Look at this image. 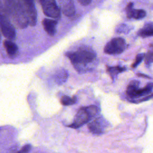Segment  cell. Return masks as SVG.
<instances>
[{"label": "cell", "instance_id": "26", "mask_svg": "<svg viewBox=\"0 0 153 153\" xmlns=\"http://www.w3.org/2000/svg\"><path fill=\"white\" fill-rule=\"evenodd\" d=\"M151 46H152V47H153V45H151Z\"/></svg>", "mask_w": 153, "mask_h": 153}, {"label": "cell", "instance_id": "12", "mask_svg": "<svg viewBox=\"0 0 153 153\" xmlns=\"http://www.w3.org/2000/svg\"><path fill=\"white\" fill-rule=\"evenodd\" d=\"M62 11L65 16H72L75 14V6L72 0H62Z\"/></svg>", "mask_w": 153, "mask_h": 153}, {"label": "cell", "instance_id": "3", "mask_svg": "<svg viewBox=\"0 0 153 153\" xmlns=\"http://www.w3.org/2000/svg\"><path fill=\"white\" fill-rule=\"evenodd\" d=\"M9 16H11L15 25L20 29H25L29 25L27 16L17 0H16V4Z\"/></svg>", "mask_w": 153, "mask_h": 153}, {"label": "cell", "instance_id": "7", "mask_svg": "<svg viewBox=\"0 0 153 153\" xmlns=\"http://www.w3.org/2000/svg\"><path fill=\"white\" fill-rule=\"evenodd\" d=\"M41 4L44 14L54 19H59L60 10L57 6L55 0H38Z\"/></svg>", "mask_w": 153, "mask_h": 153}, {"label": "cell", "instance_id": "9", "mask_svg": "<svg viewBox=\"0 0 153 153\" xmlns=\"http://www.w3.org/2000/svg\"><path fill=\"white\" fill-rule=\"evenodd\" d=\"M133 4L130 2L127 6V16L128 18H133L136 20L141 19L146 16V12L142 9L135 10L133 8Z\"/></svg>", "mask_w": 153, "mask_h": 153}, {"label": "cell", "instance_id": "17", "mask_svg": "<svg viewBox=\"0 0 153 153\" xmlns=\"http://www.w3.org/2000/svg\"><path fill=\"white\" fill-rule=\"evenodd\" d=\"M76 100L77 99L75 96L71 97L68 96H63L60 99V102L64 106H69L75 104L76 102Z\"/></svg>", "mask_w": 153, "mask_h": 153}, {"label": "cell", "instance_id": "16", "mask_svg": "<svg viewBox=\"0 0 153 153\" xmlns=\"http://www.w3.org/2000/svg\"><path fill=\"white\" fill-rule=\"evenodd\" d=\"M139 35L142 37L153 36V26L151 25L145 26L139 30Z\"/></svg>", "mask_w": 153, "mask_h": 153}, {"label": "cell", "instance_id": "23", "mask_svg": "<svg viewBox=\"0 0 153 153\" xmlns=\"http://www.w3.org/2000/svg\"><path fill=\"white\" fill-rule=\"evenodd\" d=\"M78 1L82 5H87L91 2V0H78Z\"/></svg>", "mask_w": 153, "mask_h": 153}, {"label": "cell", "instance_id": "6", "mask_svg": "<svg viewBox=\"0 0 153 153\" xmlns=\"http://www.w3.org/2000/svg\"><path fill=\"white\" fill-rule=\"evenodd\" d=\"M126 48L125 40L122 38L118 37L112 39L106 44L104 51L108 54H119L123 53Z\"/></svg>", "mask_w": 153, "mask_h": 153}, {"label": "cell", "instance_id": "20", "mask_svg": "<svg viewBox=\"0 0 153 153\" xmlns=\"http://www.w3.org/2000/svg\"><path fill=\"white\" fill-rule=\"evenodd\" d=\"M31 145L30 144H26L23 146L19 151L16 153H29L31 149Z\"/></svg>", "mask_w": 153, "mask_h": 153}, {"label": "cell", "instance_id": "13", "mask_svg": "<svg viewBox=\"0 0 153 153\" xmlns=\"http://www.w3.org/2000/svg\"><path fill=\"white\" fill-rule=\"evenodd\" d=\"M68 76L67 71L64 69H60L55 73L54 79L58 84H62L66 81Z\"/></svg>", "mask_w": 153, "mask_h": 153}, {"label": "cell", "instance_id": "8", "mask_svg": "<svg viewBox=\"0 0 153 153\" xmlns=\"http://www.w3.org/2000/svg\"><path fill=\"white\" fill-rule=\"evenodd\" d=\"M105 126V125L103 120L100 118H96L89 123L88 125L90 131L95 134H100L103 133Z\"/></svg>", "mask_w": 153, "mask_h": 153}, {"label": "cell", "instance_id": "15", "mask_svg": "<svg viewBox=\"0 0 153 153\" xmlns=\"http://www.w3.org/2000/svg\"><path fill=\"white\" fill-rule=\"evenodd\" d=\"M139 82L136 80L131 81L130 84L128 85L126 92H127V94L130 97L133 98L135 91L139 88Z\"/></svg>", "mask_w": 153, "mask_h": 153}, {"label": "cell", "instance_id": "14", "mask_svg": "<svg viewBox=\"0 0 153 153\" xmlns=\"http://www.w3.org/2000/svg\"><path fill=\"white\" fill-rule=\"evenodd\" d=\"M153 89V83H148L146 85H145L144 87L142 88H138L134 93L133 98L135 97H139L143 96H145L149 93L151 92V91Z\"/></svg>", "mask_w": 153, "mask_h": 153}, {"label": "cell", "instance_id": "11", "mask_svg": "<svg viewBox=\"0 0 153 153\" xmlns=\"http://www.w3.org/2000/svg\"><path fill=\"white\" fill-rule=\"evenodd\" d=\"M3 44L6 52L9 57L14 58L17 55L19 48L17 45L13 41L6 39L4 41Z\"/></svg>", "mask_w": 153, "mask_h": 153}, {"label": "cell", "instance_id": "19", "mask_svg": "<svg viewBox=\"0 0 153 153\" xmlns=\"http://www.w3.org/2000/svg\"><path fill=\"white\" fill-rule=\"evenodd\" d=\"M143 54H138L136 57V59H135V61L133 62V63L131 65V67L133 68H135L136 67H137L138 66V65L142 62V60H143Z\"/></svg>", "mask_w": 153, "mask_h": 153}, {"label": "cell", "instance_id": "1", "mask_svg": "<svg viewBox=\"0 0 153 153\" xmlns=\"http://www.w3.org/2000/svg\"><path fill=\"white\" fill-rule=\"evenodd\" d=\"M66 56L69 59L73 65H85L92 62L96 59V54L93 50L90 49H80L76 51L68 52Z\"/></svg>", "mask_w": 153, "mask_h": 153}, {"label": "cell", "instance_id": "4", "mask_svg": "<svg viewBox=\"0 0 153 153\" xmlns=\"http://www.w3.org/2000/svg\"><path fill=\"white\" fill-rule=\"evenodd\" d=\"M0 30L2 35L8 40H13L16 38L15 29L10 21L7 16L0 11Z\"/></svg>", "mask_w": 153, "mask_h": 153}, {"label": "cell", "instance_id": "21", "mask_svg": "<svg viewBox=\"0 0 153 153\" xmlns=\"http://www.w3.org/2000/svg\"><path fill=\"white\" fill-rule=\"evenodd\" d=\"M153 61V52H149L146 56V63H150Z\"/></svg>", "mask_w": 153, "mask_h": 153}, {"label": "cell", "instance_id": "24", "mask_svg": "<svg viewBox=\"0 0 153 153\" xmlns=\"http://www.w3.org/2000/svg\"><path fill=\"white\" fill-rule=\"evenodd\" d=\"M0 11H1V12H2V10H1V8H0ZM2 13H3V12H2Z\"/></svg>", "mask_w": 153, "mask_h": 153}, {"label": "cell", "instance_id": "22", "mask_svg": "<svg viewBox=\"0 0 153 153\" xmlns=\"http://www.w3.org/2000/svg\"><path fill=\"white\" fill-rule=\"evenodd\" d=\"M126 27H127V26L126 25H120V26H118V27H117V32H125V31H126L127 30H126V29H124V28H126Z\"/></svg>", "mask_w": 153, "mask_h": 153}, {"label": "cell", "instance_id": "2", "mask_svg": "<svg viewBox=\"0 0 153 153\" xmlns=\"http://www.w3.org/2000/svg\"><path fill=\"white\" fill-rule=\"evenodd\" d=\"M98 108L95 105H90L80 108L74 118V122L69 126L77 128L88 123L97 113Z\"/></svg>", "mask_w": 153, "mask_h": 153}, {"label": "cell", "instance_id": "10", "mask_svg": "<svg viewBox=\"0 0 153 153\" xmlns=\"http://www.w3.org/2000/svg\"><path fill=\"white\" fill-rule=\"evenodd\" d=\"M44 30L50 36H54L56 33V26L57 22L55 20L45 18L42 22Z\"/></svg>", "mask_w": 153, "mask_h": 153}, {"label": "cell", "instance_id": "18", "mask_svg": "<svg viewBox=\"0 0 153 153\" xmlns=\"http://www.w3.org/2000/svg\"><path fill=\"white\" fill-rule=\"evenodd\" d=\"M126 70L125 68L120 67V66H108L107 68V71L108 73L112 76V77H114V75H116L117 74L123 72Z\"/></svg>", "mask_w": 153, "mask_h": 153}, {"label": "cell", "instance_id": "5", "mask_svg": "<svg viewBox=\"0 0 153 153\" xmlns=\"http://www.w3.org/2000/svg\"><path fill=\"white\" fill-rule=\"evenodd\" d=\"M24 10L29 22V25L34 26L37 22V12L34 0H17Z\"/></svg>", "mask_w": 153, "mask_h": 153}, {"label": "cell", "instance_id": "25", "mask_svg": "<svg viewBox=\"0 0 153 153\" xmlns=\"http://www.w3.org/2000/svg\"><path fill=\"white\" fill-rule=\"evenodd\" d=\"M1 34H0V42H1Z\"/></svg>", "mask_w": 153, "mask_h": 153}]
</instances>
